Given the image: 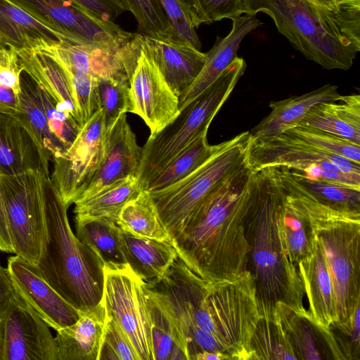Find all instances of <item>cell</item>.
I'll use <instances>...</instances> for the list:
<instances>
[{"instance_id": "1", "label": "cell", "mask_w": 360, "mask_h": 360, "mask_svg": "<svg viewBox=\"0 0 360 360\" xmlns=\"http://www.w3.org/2000/svg\"><path fill=\"white\" fill-rule=\"evenodd\" d=\"M252 172L245 165L223 181L172 240L178 257L208 282L233 279L248 270L245 221Z\"/></svg>"}, {"instance_id": "2", "label": "cell", "mask_w": 360, "mask_h": 360, "mask_svg": "<svg viewBox=\"0 0 360 360\" xmlns=\"http://www.w3.org/2000/svg\"><path fill=\"white\" fill-rule=\"evenodd\" d=\"M285 190L276 167L252 172L248 184L245 236L248 270L254 277L260 317L275 320L279 302L304 311V290L297 266L288 258L277 226Z\"/></svg>"}, {"instance_id": "3", "label": "cell", "mask_w": 360, "mask_h": 360, "mask_svg": "<svg viewBox=\"0 0 360 360\" xmlns=\"http://www.w3.org/2000/svg\"><path fill=\"white\" fill-rule=\"evenodd\" d=\"M276 167L284 189L306 214L321 250L335 308L330 328L349 334L360 309V212L321 202L294 179L288 167Z\"/></svg>"}, {"instance_id": "4", "label": "cell", "mask_w": 360, "mask_h": 360, "mask_svg": "<svg viewBox=\"0 0 360 360\" xmlns=\"http://www.w3.org/2000/svg\"><path fill=\"white\" fill-rule=\"evenodd\" d=\"M47 241L37 264L48 283L70 304L85 311L100 304L104 288V264L97 254L73 233L68 207L42 173Z\"/></svg>"}, {"instance_id": "5", "label": "cell", "mask_w": 360, "mask_h": 360, "mask_svg": "<svg viewBox=\"0 0 360 360\" xmlns=\"http://www.w3.org/2000/svg\"><path fill=\"white\" fill-rule=\"evenodd\" d=\"M243 14L264 13L307 60L326 70H349L360 48L309 0H242Z\"/></svg>"}, {"instance_id": "6", "label": "cell", "mask_w": 360, "mask_h": 360, "mask_svg": "<svg viewBox=\"0 0 360 360\" xmlns=\"http://www.w3.org/2000/svg\"><path fill=\"white\" fill-rule=\"evenodd\" d=\"M245 69V60L236 57L205 91L180 110L169 124L157 134L150 135L142 147L136 176L141 190L190 143L208 130Z\"/></svg>"}, {"instance_id": "7", "label": "cell", "mask_w": 360, "mask_h": 360, "mask_svg": "<svg viewBox=\"0 0 360 360\" xmlns=\"http://www.w3.org/2000/svg\"><path fill=\"white\" fill-rule=\"evenodd\" d=\"M210 283L179 257L162 277L145 282L147 290L167 311L182 337L188 360H197L205 352L229 360L209 311Z\"/></svg>"}, {"instance_id": "8", "label": "cell", "mask_w": 360, "mask_h": 360, "mask_svg": "<svg viewBox=\"0 0 360 360\" xmlns=\"http://www.w3.org/2000/svg\"><path fill=\"white\" fill-rule=\"evenodd\" d=\"M250 131L217 144L198 168L179 181L149 192L171 240L186 228L208 195L226 179L247 165Z\"/></svg>"}, {"instance_id": "9", "label": "cell", "mask_w": 360, "mask_h": 360, "mask_svg": "<svg viewBox=\"0 0 360 360\" xmlns=\"http://www.w3.org/2000/svg\"><path fill=\"white\" fill-rule=\"evenodd\" d=\"M246 162L253 172L268 167H285L310 179L360 188V163L319 150L286 134L268 141L250 137Z\"/></svg>"}, {"instance_id": "10", "label": "cell", "mask_w": 360, "mask_h": 360, "mask_svg": "<svg viewBox=\"0 0 360 360\" xmlns=\"http://www.w3.org/2000/svg\"><path fill=\"white\" fill-rule=\"evenodd\" d=\"M42 173L0 175L13 254L34 265L47 241Z\"/></svg>"}, {"instance_id": "11", "label": "cell", "mask_w": 360, "mask_h": 360, "mask_svg": "<svg viewBox=\"0 0 360 360\" xmlns=\"http://www.w3.org/2000/svg\"><path fill=\"white\" fill-rule=\"evenodd\" d=\"M62 36L82 46L119 49L136 35L89 15L70 0H9Z\"/></svg>"}, {"instance_id": "12", "label": "cell", "mask_w": 360, "mask_h": 360, "mask_svg": "<svg viewBox=\"0 0 360 360\" xmlns=\"http://www.w3.org/2000/svg\"><path fill=\"white\" fill-rule=\"evenodd\" d=\"M103 302L130 340L139 360H154L145 281L127 266L104 267Z\"/></svg>"}, {"instance_id": "13", "label": "cell", "mask_w": 360, "mask_h": 360, "mask_svg": "<svg viewBox=\"0 0 360 360\" xmlns=\"http://www.w3.org/2000/svg\"><path fill=\"white\" fill-rule=\"evenodd\" d=\"M106 134L101 108L81 127L65 152L52 161L50 179L68 207L79 199L97 172L105 154Z\"/></svg>"}, {"instance_id": "14", "label": "cell", "mask_w": 360, "mask_h": 360, "mask_svg": "<svg viewBox=\"0 0 360 360\" xmlns=\"http://www.w3.org/2000/svg\"><path fill=\"white\" fill-rule=\"evenodd\" d=\"M13 288V295L1 311L3 360H58L55 337L50 327Z\"/></svg>"}, {"instance_id": "15", "label": "cell", "mask_w": 360, "mask_h": 360, "mask_svg": "<svg viewBox=\"0 0 360 360\" xmlns=\"http://www.w3.org/2000/svg\"><path fill=\"white\" fill-rule=\"evenodd\" d=\"M143 36V35H142ZM130 110L157 134L179 113V98L167 83L158 67L142 46L129 79Z\"/></svg>"}, {"instance_id": "16", "label": "cell", "mask_w": 360, "mask_h": 360, "mask_svg": "<svg viewBox=\"0 0 360 360\" xmlns=\"http://www.w3.org/2000/svg\"><path fill=\"white\" fill-rule=\"evenodd\" d=\"M6 268L14 288L50 328L58 331L79 319L80 311L48 283L36 265L15 255L8 258Z\"/></svg>"}, {"instance_id": "17", "label": "cell", "mask_w": 360, "mask_h": 360, "mask_svg": "<svg viewBox=\"0 0 360 360\" xmlns=\"http://www.w3.org/2000/svg\"><path fill=\"white\" fill-rule=\"evenodd\" d=\"M296 360H346L336 335L309 310L297 311L278 303L276 316Z\"/></svg>"}, {"instance_id": "18", "label": "cell", "mask_w": 360, "mask_h": 360, "mask_svg": "<svg viewBox=\"0 0 360 360\" xmlns=\"http://www.w3.org/2000/svg\"><path fill=\"white\" fill-rule=\"evenodd\" d=\"M141 157L142 147L136 142L127 122V113H122L107 131L103 160L79 199L120 179L136 176Z\"/></svg>"}, {"instance_id": "19", "label": "cell", "mask_w": 360, "mask_h": 360, "mask_svg": "<svg viewBox=\"0 0 360 360\" xmlns=\"http://www.w3.org/2000/svg\"><path fill=\"white\" fill-rule=\"evenodd\" d=\"M27 172L50 176L49 162L22 119L16 114L0 112V175Z\"/></svg>"}, {"instance_id": "20", "label": "cell", "mask_w": 360, "mask_h": 360, "mask_svg": "<svg viewBox=\"0 0 360 360\" xmlns=\"http://www.w3.org/2000/svg\"><path fill=\"white\" fill-rule=\"evenodd\" d=\"M143 43L167 83L179 96L195 80L207 56L190 44L143 36Z\"/></svg>"}, {"instance_id": "21", "label": "cell", "mask_w": 360, "mask_h": 360, "mask_svg": "<svg viewBox=\"0 0 360 360\" xmlns=\"http://www.w3.org/2000/svg\"><path fill=\"white\" fill-rule=\"evenodd\" d=\"M232 28L224 37H217L206 53L207 59L193 84L179 97V110L184 108L205 91L237 57L243 39L252 30L263 25L257 14H243L232 18Z\"/></svg>"}, {"instance_id": "22", "label": "cell", "mask_w": 360, "mask_h": 360, "mask_svg": "<svg viewBox=\"0 0 360 360\" xmlns=\"http://www.w3.org/2000/svg\"><path fill=\"white\" fill-rule=\"evenodd\" d=\"M340 96L338 86L327 84L300 96L271 101V112L252 130L251 137L257 141L276 139L297 126L315 105L337 101Z\"/></svg>"}, {"instance_id": "23", "label": "cell", "mask_w": 360, "mask_h": 360, "mask_svg": "<svg viewBox=\"0 0 360 360\" xmlns=\"http://www.w3.org/2000/svg\"><path fill=\"white\" fill-rule=\"evenodd\" d=\"M107 319L103 300L80 311L77 322L56 331L58 360H98Z\"/></svg>"}, {"instance_id": "24", "label": "cell", "mask_w": 360, "mask_h": 360, "mask_svg": "<svg viewBox=\"0 0 360 360\" xmlns=\"http://www.w3.org/2000/svg\"><path fill=\"white\" fill-rule=\"evenodd\" d=\"M23 71L81 127L70 75L54 58L40 51H16Z\"/></svg>"}, {"instance_id": "25", "label": "cell", "mask_w": 360, "mask_h": 360, "mask_svg": "<svg viewBox=\"0 0 360 360\" xmlns=\"http://www.w3.org/2000/svg\"><path fill=\"white\" fill-rule=\"evenodd\" d=\"M0 39L15 51H42L62 36L9 0H0Z\"/></svg>"}, {"instance_id": "26", "label": "cell", "mask_w": 360, "mask_h": 360, "mask_svg": "<svg viewBox=\"0 0 360 360\" xmlns=\"http://www.w3.org/2000/svg\"><path fill=\"white\" fill-rule=\"evenodd\" d=\"M297 269L308 300L309 311L319 323L330 328L335 320L333 285L315 238L311 253L298 263Z\"/></svg>"}, {"instance_id": "27", "label": "cell", "mask_w": 360, "mask_h": 360, "mask_svg": "<svg viewBox=\"0 0 360 360\" xmlns=\"http://www.w3.org/2000/svg\"><path fill=\"white\" fill-rule=\"evenodd\" d=\"M299 124L360 146V96H341L337 101L318 103Z\"/></svg>"}, {"instance_id": "28", "label": "cell", "mask_w": 360, "mask_h": 360, "mask_svg": "<svg viewBox=\"0 0 360 360\" xmlns=\"http://www.w3.org/2000/svg\"><path fill=\"white\" fill-rule=\"evenodd\" d=\"M120 237L127 264L146 283L162 277L178 257L171 242L140 237L122 230Z\"/></svg>"}, {"instance_id": "29", "label": "cell", "mask_w": 360, "mask_h": 360, "mask_svg": "<svg viewBox=\"0 0 360 360\" xmlns=\"http://www.w3.org/2000/svg\"><path fill=\"white\" fill-rule=\"evenodd\" d=\"M26 75H21L16 115L25 123L49 162L60 157L67 149L50 131L37 85Z\"/></svg>"}, {"instance_id": "30", "label": "cell", "mask_w": 360, "mask_h": 360, "mask_svg": "<svg viewBox=\"0 0 360 360\" xmlns=\"http://www.w3.org/2000/svg\"><path fill=\"white\" fill-rule=\"evenodd\" d=\"M136 176L116 181L75 204V219H107L117 223L124 205L141 191Z\"/></svg>"}, {"instance_id": "31", "label": "cell", "mask_w": 360, "mask_h": 360, "mask_svg": "<svg viewBox=\"0 0 360 360\" xmlns=\"http://www.w3.org/2000/svg\"><path fill=\"white\" fill-rule=\"evenodd\" d=\"M277 226L288 258L297 266L311 253L314 236L306 214L285 190L278 210Z\"/></svg>"}, {"instance_id": "32", "label": "cell", "mask_w": 360, "mask_h": 360, "mask_svg": "<svg viewBox=\"0 0 360 360\" xmlns=\"http://www.w3.org/2000/svg\"><path fill=\"white\" fill-rule=\"evenodd\" d=\"M76 236L92 249L104 267L115 269L127 265L121 243V229L107 219H75Z\"/></svg>"}, {"instance_id": "33", "label": "cell", "mask_w": 360, "mask_h": 360, "mask_svg": "<svg viewBox=\"0 0 360 360\" xmlns=\"http://www.w3.org/2000/svg\"><path fill=\"white\" fill-rule=\"evenodd\" d=\"M116 224L131 234L172 243L153 199L146 190H141L124 205Z\"/></svg>"}, {"instance_id": "34", "label": "cell", "mask_w": 360, "mask_h": 360, "mask_svg": "<svg viewBox=\"0 0 360 360\" xmlns=\"http://www.w3.org/2000/svg\"><path fill=\"white\" fill-rule=\"evenodd\" d=\"M151 341L154 360L187 359L184 342L170 316L147 290Z\"/></svg>"}, {"instance_id": "35", "label": "cell", "mask_w": 360, "mask_h": 360, "mask_svg": "<svg viewBox=\"0 0 360 360\" xmlns=\"http://www.w3.org/2000/svg\"><path fill=\"white\" fill-rule=\"evenodd\" d=\"M207 131L201 134L148 183L144 190L153 192L163 189L182 179L202 162L216 150L217 145H210Z\"/></svg>"}, {"instance_id": "36", "label": "cell", "mask_w": 360, "mask_h": 360, "mask_svg": "<svg viewBox=\"0 0 360 360\" xmlns=\"http://www.w3.org/2000/svg\"><path fill=\"white\" fill-rule=\"evenodd\" d=\"M250 347L252 360H296L276 317L274 321L259 319Z\"/></svg>"}, {"instance_id": "37", "label": "cell", "mask_w": 360, "mask_h": 360, "mask_svg": "<svg viewBox=\"0 0 360 360\" xmlns=\"http://www.w3.org/2000/svg\"><path fill=\"white\" fill-rule=\"evenodd\" d=\"M288 169L294 179L321 202L341 210L360 212V188L310 179L302 172Z\"/></svg>"}, {"instance_id": "38", "label": "cell", "mask_w": 360, "mask_h": 360, "mask_svg": "<svg viewBox=\"0 0 360 360\" xmlns=\"http://www.w3.org/2000/svg\"><path fill=\"white\" fill-rule=\"evenodd\" d=\"M98 95L106 131L122 113L129 112V79L120 74L98 78Z\"/></svg>"}, {"instance_id": "39", "label": "cell", "mask_w": 360, "mask_h": 360, "mask_svg": "<svg viewBox=\"0 0 360 360\" xmlns=\"http://www.w3.org/2000/svg\"><path fill=\"white\" fill-rule=\"evenodd\" d=\"M126 11L131 12L140 34L158 39H171L167 17L157 0H120Z\"/></svg>"}, {"instance_id": "40", "label": "cell", "mask_w": 360, "mask_h": 360, "mask_svg": "<svg viewBox=\"0 0 360 360\" xmlns=\"http://www.w3.org/2000/svg\"><path fill=\"white\" fill-rule=\"evenodd\" d=\"M339 27L343 36L360 48V0H309Z\"/></svg>"}, {"instance_id": "41", "label": "cell", "mask_w": 360, "mask_h": 360, "mask_svg": "<svg viewBox=\"0 0 360 360\" xmlns=\"http://www.w3.org/2000/svg\"><path fill=\"white\" fill-rule=\"evenodd\" d=\"M284 134L298 139L319 150L360 163V146L333 134L300 124Z\"/></svg>"}, {"instance_id": "42", "label": "cell", "mask_w": 360, "mask_h": 360, "mask_svg": "<svg viewBox=\"0 0 360 360\" xmlns=\"http://www.w3.org/2000/svg\"><path fill=\"white\" fill-rule=\"evenodd\" d=\"M164 11L171 32V39L190 44L200 50L193 15L183 0H157Z\"/></svg>"}, {"instance_id": "43", "label": "cell", "mask_w": 360, "mask_h": 360, "mask_svg": "<svg viewBox=\"0 0 360 360\" xmlns=\"http://www.w3.org/2000/svg\"><path fill=\"white\" fill-rule=\"evenodd\" d=\"M66 70L70 75L78 117L82 127L101 109L98 78L91 75L74 73Z\"/></svg>"}, {"instance_id": "44", "label": "cell", "mask_w": 360, "mask_h": 360, "mask_svg": "<svg viewBox=\"0 0 360 360\" xmlns=\"http://www.w3.org/2000/svg\"><path fill=\"white\" fill-rule=\"evenodd\" d=\"M37 87L50 131L67 149L75 139L81 127L58 108L53 99L44 89Z\"/></svg>"}, {"instance_id": "45", "label": "cell", "mask_w": 360, "mask_h": 360, "mask_svg": "<svg viewBox=\"0 0 360 360\" xmlns=\"http://www.w3.org/2000/svg\"><path fill=\"white\" fill-rule=\"evenodd\" d=\"M98 360H139L127 335L108 316Z\"/></svg>"}, {"instance_id": "46", "label": "cell", "mask_w": 360, "mask_h": 360, "mask_svg": "<svg viewBox=\"0 0 360 360\" xmlns=\"http://www.w3.org/2000/svg\"><path fill=\"white\" fill-rule=\"evenodd\" d=\"M243 15L242 0H196L195 24H210Z\"/></svg>"}, {"instance_id": "47", "label": "cell", "mask_w": 360, "mask_h": 360, "mask_svg": "<svg viewBox=\"0 0 360 360\" xmlns=\"http://www.w3.org/2000/svg\"><path fill=\"white\" fill-rule=\"evenodd\" d=\"M23 68L17 51L11 47H0V85L18 95Z\"/></svg>"}, {"instance_id": "48", "label": "cell", "mask_w": 360, "mask_h": 360, "mask_svg": "<svg viewBox=\"0 0 360 360\" xmlns=\"http://www.w3.org/2000/svg\"><path fill=\"white\" fill-rule=\"evenodd\" d=\"M95 18L114 22L126 9L120 0H70Z\"/></svg>"}, {"instance_id": "49", "label": "cell", "mask_w": 360, "mask_h": 360, "mask_svg": "<svg viewBox=\"0 0 360 360\" xmlns=\"http://www.w3.org/2000/svg\"><path fill=\"white\" fill-rule=\"evenodd\" d=\"M0 251L13 253L4 202V191L0 177Z\"/></svg>"}, {"instance_id": "50", "label": "cell", "mask_w": 360, "mask_h": 360, "mask_svg": "<svg viewBox=\"0 0 360 360\" xmlns=\"http://www.w3.org/2000/svg\"><path fill=\"white\" fill-rule=\"evenodd\" d=\"M14 292L13 284L6 267L0 263V311Z\"/></svg>"}, {"instance_id": "51", "label": "cell", "mask_w": 360, "mask_h": 360, "mask_svg": "<svg viewBox=\"0 0 360 360\" xmlns=\"http://www.w3.org/2000/svg\"><path fill=\"white\" fill-rule=\"evenodd\" d=\"M0 112L17 114L18 95L13 90L0 85Z\"/></svg>"}, {"instance_id": "52", "label": "cell", "mask_w": 360, "mask_h": 360, "mask_svg": "<svg viewBox=\"0 0 360 360\" xmlns=\"http://www.w3.org/2000/svg\"><path fill=\"white\" fill-rule=\"evenodd\" d=\"M4 354V324L1 312L0 311V360H3Z\"/></svg>"}, {"instance_id": "53", "label": "cell", "mask_w": 360, "mask_h": 360, "mask_svg": "<svg viewBox=\"0 0 360 360\" xmlns=\"http://www.w3.org/2000/svg\"><path fill=\"white\" fill-rule=\"evenodd\" d=\"M190 8V9L192 11V13L193 15L194 18V24H195V7H196V0H183ZM196 28V27H195Z\"/></svg>"}, {"instance_id": "54", "label": "cell", "mask_w": 360, "mask_h": 360, "mask_svg": "<svg viewBox=\"0 0 360 360\" xmlns=\"http://www.w3.org/2000/svg\"><path fill=\"white\" fill-rule=\"evenodd\" d=\"M6 46V45L4 44V42L0 39V47Z\"/></svg>"}]
</instances>
